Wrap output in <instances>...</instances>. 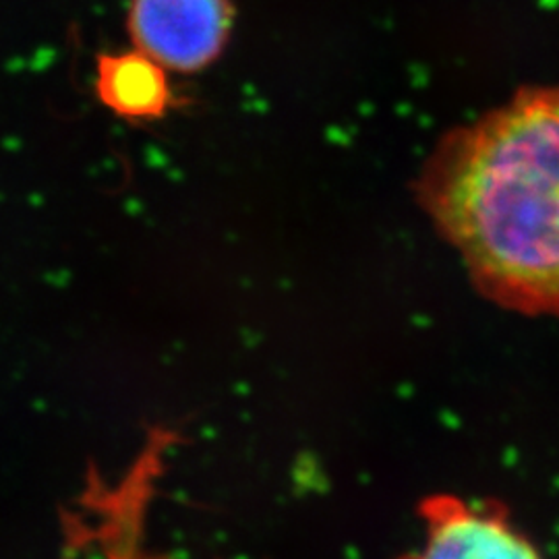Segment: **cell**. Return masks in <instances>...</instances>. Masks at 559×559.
Masks as SVG:
<instances>
[{
	"instance_id": "cell-1",
	"label": "cell",
	"mask_w": 559,
	"mask_h": 559,
	"mask_svg": "<svg viewBox=\"0 0 559 559\" xmlns=\"http://www.w3.org/2000/svg\"><path fill=\"white\" fill-rule=\"evenodd\" d=\"M417 200L483 297L559 318V87H524L445 135Z\"/></svg>"
},
{
	"instance_id": "cell-4",
	"label": "cell",
	"mask_w": 559,
	"mask_h": 559,
	"mask_svg": "<svg viewBox=\"0 0 559 559\" xmlns=\"http://www.w3.org/2000/svg\"><path fill=\"white\" fill-rule=\"evenodd\" d=\"M173 73L140 48L102 52L96 60L94 92L106 110L129 122L166 119L179 96L173 87Z\"/></svg>"
},
{
	"instance_id": "cell-3",
	"label": "cell",
	"mask_w": 559,
	"mask_h": 559,
	"mask_svg": "<svg viewBox=\"0 0 559 559\" xmlns=\"http://www.w3.org/2000/svg\"><path fill=\"white\" fill-rule=\"evenodd\" d=\"M420 514L423 545L402 559H540L535 543L498 503L438 496L423 501Z\"/></svg>"
},
{
	"instance_id": "cell-2",
	"label": "cell",
	"mask_w": 559,
	"mask_h": 559,
	"mask_svg": "<svg viewBox=\"0 0 559 559\" xmlns=\"http://www.w3.org/2000/svg\"><path fill=\"white\" fill-rule=\"evenodd\" d=\"M131 44L173 75H195L221 59L235 29L233 0H131Z\"/></svg>"
}]
</instances>
